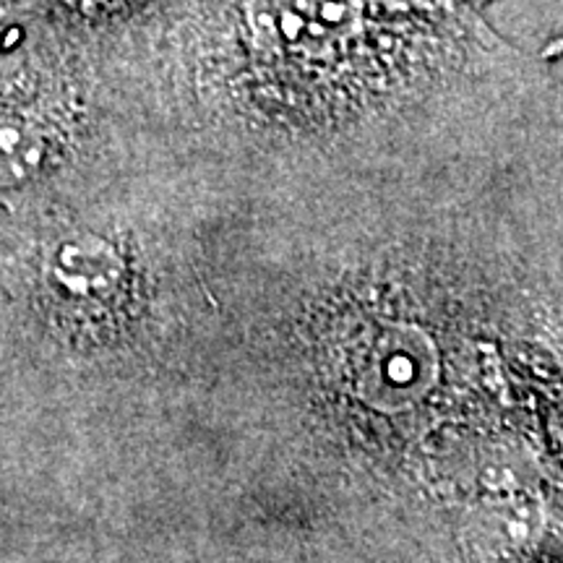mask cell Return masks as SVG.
<instances>
[{
  "label": "cell",
  "instance_id": "obj_1",
  "mask_svg": "<svg viewBox=\"0 0 563 563\" xmlns=\"http://www.w3.org/2000/svg\"><path fill=\"white\" fill-rule=\"evenodd\" d=\"M123 282V262L100 238H76L55 251L51 262L53 290L70 302H102Z\"/></svg>",
  "mask_w": 563,
  "mask_h": 563
},
{
  "label": "cell",
  "instance_id": "obj_2",
  "mask_svg": "<svg viewBox=\"0 0 563 563\" xmlns=\"http://www.w3.org/2000/svg\"><path fill=\"white\" fill-rule=\"evenodd\" d=\"M373 347L376 350L368 368V384L382 394V399L407 402L426 389L431 357L420 340H407L405 334L391 332L382 334Z\"/></svg>",
  "mask_w": 563,
  "mask_h": 563
},
{
  "label": "cell",
  "instance_id": "obj_3",
  "mask_svg": "<svg viewBox=\"0 0 563 563\" xmlns=\"http://www.w3.org/2000/svg\"><path fill=\"white\" fill-rule=\"evenodd\" d=\"M53 159L47 131L19 112H0V188H19L42 178Z\"/></svg>",
  "mask_w": 563,
  "mask_h": 563
},
{
  "label": "cell",
  "instance_id": "obj_4",
  "mask_svg": "<svg viewBox=\"0 0 563 563\" xmlns=\"http://www.w3.org/2000/svg\"><path fill=\"white\" fill-rule=\"evenodd\" d=\"M543 514L532 501H509L481 514L473 527V543L488 559H509L538 540Z\"/></svg>",
  "mask_w": 563,
  "mask_h": 563
},
{
  "label": "cell",
  "instance_id": "obj_5",
  "mask_svg": "<svg viewBox=\"0 0 563 563\" xmlns=\"http://www.w3.org/2000/svg\"><path fill=\"white\" fill-rule=\"evenodd\" d=\"M548 53H563V40L561 42H555V45H551V47H548Z\"/></svg>",
  "mask_w": 563,
  "mask_h": 563
}]
</instances>
